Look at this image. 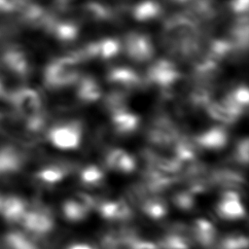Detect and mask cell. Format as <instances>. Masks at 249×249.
Masks as SVG:
<instances>
[{"mask_svg":"<svg viewBox=\"0 0 249 249\" xmlns=\"http://www.w3.org/2000/svg\"><path fill=\"white\" fill-rule=\"evenodd\" d=\"M10 101L15 112L26 122L31 131H39L43 127V103L36 89L20 88L10 95Z\"/></svg>","mask_w":249,"mask_h":249,"instance_id":"obj_1","label":"cell"},{"mask_svg":"<svg viewBox=\"0 0 249 249\" xmlns=\"http://www.w3.org/2000/svg\"><path fill=\"white\" fill-rule=\"evenodd\" d=\"M80 61L72 53L51 62L44 73V84L49 89L56 90L75 85L79 76Z\"/></svg>","mask_w":249,"mask_h":249,"instance_id":"obj_2","label":"cell"},{"mask_svg":"<svg viewBox=\"0 0 249 249\" xmlns=\"http://www.w3.org/2000/svg\"><path fill=\"white\" fill-rule=\"evenodd\" d=\"M83 137V125L78 120L67 121L53 125L48 132L50 143L56 149L70 151L77 149Z\"/></svg>","mask_w":249,"mask_h":249,"instance_id":"obj_3","label":"cell"},{"mask_svg":"<svg viewBox=\"0 0 249 249\" xmlns=\"http://www.w3.org/2000/svg\"><path fill=\"white\" fill-rule=\"evenodd\" d=\"M180 133L170 118L167 116L157 117L147 130V139L155 147L170 149L180 138Z\"/></svg>","mask_w":249,"mask_h":249,"instance_id":"obj_4","label":"cell"},{"mask_svg":"<svg viewBox=\"0 0 249 249\" xmlns=\"http://www.w3.org/2000/svg\"><path fill=\"white\" fill-rule=\"evenodd\" d=\"M147 80L162 91L170 92L181 81V74L174 63L167 59H160L148 69Z\"/></svg>","mask_w":249,"mask_h":249,"instance_id":"obj_5","label":"cell"},{"mask_svg":"<svg viewBox=\"0 0 249 249\" xmlns=\"http://www.w3.org/2000/svg\"><path fill=\"white\" fill-rule=\"evenodd\" d=\"M19 224L31 234L44 236L53 229L54 220L48 207L37 205L33 208L29 206Z\"/></svg>","mask_w":249,"mask_h":249,"instance_id":"obj_6","label":"cell"},{"mask_svg":"<svg viewBox=\"0 0 249 249\" xmlns=\"http://www.w3.org/2000/svg\"><path fill=\"white\" fill-rule=\"evenodd\" d=\"M95 207V201L89 195L80 192L62 203V213L69 222L77 223L85 220Z\"/></svg>","mask_w":249,"mask_h":249,"instance_id":"obj_7","label":"cell"},{"mask_svg":"<svg viewBox=\"0 0 249 249\" xmlns=\"http://www.w3.org/2000/svg\"><path fill=\"white\" fill-rule=\"evenodd\" d=\"M217 214L226 221H237L245 216V208L237 191L225 190L216 206Z\"/></svg>","mask_w":249,"mask_h":249,"instance_id":"obj_8","label":"cell"},{"mask_svg":"<svg viewBox=\"0 0 249 249\" xmlns=\"http://www.w3.org/2000/svg\"><path fill=\"white\" fill-rule=\"evenodd\" d=\"M126 54L136 62H145L154 54V47L150 39L140 33H130L124 41Z\"/></svg>","mask_w":249,"mask_h":249,"instance_id":"obj_9","label":"cell"},{"mask_svg":"<svg viewBox=\"0 0 249 249\" xmlns=\"http://www.w3.org/2000/svg\"><path fill=\"white\" fill-rule=\"evenodd\" d=\"M229 140V133L224 126L215 125L205 129L195 137V144L208 151L223 149Z\"/></svg>","mask_w":249,"mask_h":249,"instance_id":"obj_10","label":"cell"},{"mask_svg":"<svg viewBox=\"0 0 249 249\" xmlns=\"http://www.w3.org/2000/svg\"><path fill=\"white\" fill-rule=\"evenodd\" d=\"M107 80L117 89L127 92L138 89L142 83L140 76L128 67H115L108 72Z\"/></svg>","mask_w":249,"mask_h":249,"instance_id":"obj_11","label":"cell"},{"mask_svg":"<svg viewBox=\"0 0 249 249\" xmlns=\"http://www.w3.org/2000/svg\"><path fill=\"white\" fill-rule=\"evenodd\" d=\"M28 208V203L19 196H0V215L9 222L20 223Z\"/></svg>","mask_w":249,"mask_h":249,"instance_id":"obj_12","label":"cell"},{"mask_svg":"<svg viewBox=\"0 0 249 249\" xmlns=\"http://www.w3.org/2000/svg\"><path fill=\"white\" fill-rule=\"evenodd\" d=\"M105 164L109 169L123 174H129L136 168V161L132 155L120 148L111 149L107 152Z\"/></svg>","mask_w":249,"mask_h":249,"instance_id":"obj_13","label":"cell"},{"mask_svg":"<svg viewBox=\"0 0 249 249\" xmlns=\"http://www.w3.org/2000/svg\"><path fill=\"white\" fill-rule=\"evenodd\" d=\"M71 172V164L69 163H51L39 169L35 178L37 182L44 186H53L61 183Z\"/></svg>","mask_w":249,"mask_h":249,"instance_id":"obj_14","label":"cell"},{"mask_svg":"<svg viewBox=\"0 0 249 249\" xmlns=\"http://www.w3.org/2000/svg\"><path fill=\"white\" fill-rule=\"evenodd\" d=\"M193 239L204 248L210 249L215 246L217 231L213 224L206 219H196L191 227Z\"/></svg>","mask_w":249,"mask_h":249,"instance_id":"obj_15","label":"cell"},{"mask_svg":"<svg viewBox=\"0 0 249 249\" xmlns=\"http://www.w3.org/2000/svg\"><path fill=\"white\" fill-rule=\"evenodd\" d=\"M100 215L108 221H125L131 217V208L124 199L106 200L98 204Z\"/></svg>","mask_w":249,"mask_h":249,"instance_id":"obj_16","label":"cell"},{"mask_svg":"<svg viewBox=\"0 0 249 249\" xmlns=\"http://www.w3.org/2000/svg\"><path fill=\"white\" fill-rule=\"evenodd\" d=\"M114 130L119 135H130L139 126V117L126 108L111 114Z\"/></svg>","mask_w":249,"mask_h":249,"instance_id":"obj_17","label":"cell"},{"mask_svg":"<svg viewBox=\"0 0 249 249\" xmlns=\"http://www.w3.org/2000/svg\"><path fill=\"white\" fill-rule=\"evenodd\" d=\"M211 184L225 188L226 190L237 191L245 185V179L240 172L231 168L216 169L210 175Z\"/></svg>","mask_w":249,"mask_h":249,"instance_id":"obj_18","label":"cell"},{"mask_svg":"<svg viewBox=\"0 0 249 249\" xmlns=\"http://www.w3.org/2000/svg\"><path fill=\"white\" fill-rule=\"evenodd\" d=\"M75 85L76 95L83 103L90 104L97 101L101 97V87L91 76L80 77Z\"/></svg>","mask_w":249,"mask_h":249,"instance_id":"obj_19","label":"cell"},{"mask_svg":"<svg viewBox=\"0 0 249 249\" xmlns=\"http://www.w3.org/2000/svg\"><path fill=\"white\" fill-rule=\"evenodd\" d=\"M22 163V156L14 147L6 146L0 149V174L16 173L21 168Z\"/></svg>","mask_w":249,"mask_h":249,"instance_id":"obj_20","label":"cell"},{"mask_svg":"<svg viewBox=\"0 0 249 249\" xmlns=\"http://www.w3.org/2000/svg\"><path fill=\"white\" fill-rule=\"evenodd\" d=\"M141 211L149 218L154 220H160L167 214L168 207L165 200L161 196L148 195L140 203Z\"/></svg>","mask_w":249,"mask_h":249,"instance_id":"obj_21","label":"cell"},{"mask_svg":"<svg viewBox=\"0 0 249 249\" xmlns=\"http://www.w3.org/2000/svg\"><path fill=\"white\" fill-rule=\"evenodd\" d=\"M207 116L224 124H231L235 123L238 118L234 116L223 103L221 100L211 99L204 108Z\"/></svg>","mask_w":249,"mask_h":249,"instance_id":"obj_22","label":"cell"},{"mask_svg":"<svg viewBox=\"0 0 249 249\" xmlns=\"http://www.w3.org/2000/svg\"><path fill=\"white\" fill-rule=\"evenodd\" d=\"M80 181L88 188H96L104 182V172L102 168L95 164L86 165L79 174Z\"/></svg>","mask_w":249,"mask_h":249,"instance_id":"obj_23","label":"cell"},{"mask_svg":"<svg viewBox=\"0 0 249 249\" xmlns=\"http://www.w3.org/2000/svg\"><path fill=\"white\" fill-rule=\"evenodd\" d=\"M7 249H40L39 246L26 234L20 231H12L5 236Z\"/></svg>","mask_w":249,"mask_h":249,"instance_id":"obj_24","label":"cell"},{"mask_svg":"<svg viewBox=\"0 0 249 249\" xmlns=\"http://www.w3.org/2000/svg\"><path fill=\"white\" fill-rule=\"evenodd\" d=\"M160 11L158 3L154 1H145L138 4L134 10V17L139 20H147L159 15Z\"/></svg>","mask_w":249,"mask_h":249,"instance_id":"obj_25","label":"cell"},{"mask_svg":"<svg viewBox=\"0 0 249 249\" xmlns=\"http://www.w3.org/2000/svg\"><path fill=\"white\" fill-rule=\"evenodd\" d=\"M173 203L182 210H191L196 205V196L190 190L178 192L173 196Z\"/></svg>","mask_w":249,"mask_h":249,"instance_id":"obj_26","label":"cell"},{"mask_svg":"<svg viewBox=\"0 0 249 249\" xmlns=\"http://www.w3.org/2000/svg\"><path fill=\"white\" fill-rule=\"evenodd\" d=\"M248 139L245 137L237 142L234 149V160L244 166L248 162Z\"/></svg>","mask_w":249,"mask_h":249,"instance_id":"obj_27","label":"cell"},{"mask_svg":"<svg viewBox=\"0 0 249 249\" xmlns=\"http://www.w3.org/2000/svg\"><path fill=\"white\" fill-rule=\"evenodd\" d=\"M77 34V28L73 26L72 24L66 23V24H61L57 35L62 41H69L75 38Z\"/></svg>","mask_w":249,"mask_h":249,"instance_id":"obj_28","label":"cell"},{"mask_svg":"<svg viewBox=\"0 0 249 249\" xmlns=\"http://www.w3.org/2000/svg\"><path fill=\"white\" fill-rule=\"evenodd\" d=\"M231 9L234 12L240 13L242 11H246L247 9V0H232Z\"/></svg>","mask_w":249,"mask_h":249,"instance_id":"obj_29","label":"cell"},{"mask_svg":"<svg viewBox=\"0 0 249 249\" xmlns=\"http://www.w3.org/2000/svg\"><path fill=\"white\" fill-rule=\"evenodd\" d=\"M67 249H96L93 245L88 243H75L71 244Z\"/></svg>","mask_w":249,"mask_h":249,"instance_id":"obj_30","label":"cell"},{"mask_svg":"<svg viewBox=\"0 0 249 249\" xmlns=\"http://www.w3.org/2000/svg\"><path fill=\"white\" fill-rule=\"evenodd\" d=\"M172 1H177V2L179 1V2H181V1H185V0H172Z\"/></svg>","mask_w":249,"mask_h":249,"instance_id":"obj_31","label":"cell"}]
</instances>
